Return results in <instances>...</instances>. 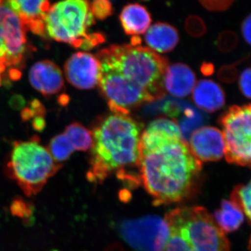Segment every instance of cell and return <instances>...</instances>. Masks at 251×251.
<instances>
[{
  "mask_svg": "<svg viewBox=\"0 0 251 251\" xmlns=\"http://www.w3.org/2000/svg\"></svg>",
  "mask_w": 251,
  "mask_h": 251,
  "instance_id": "obj_35",
  "label": "cell"
},
{
  "mask_svg": "<svg viewBox=\"0 0 251 251\" xmlns=\"http://www.w3.org/2000/svg\"><path fill=\"white\" fill-rule=\"evenodd\" d=\"M99 84L112 113L128 115L143 103L166 95L168 59L141 45H112L97 53Z\"/></svg>",
  "mask_w": 251,
  "mask_h": 251,
  "instance_id": "obj_1",
  "label": "cell"
},
{
  "mask_svg": "<svg viewBox=\"0 0 251 251\" xmlns=\"http://www.w3.org/2000/svg\"><path fill=\"white\" fill-rule=\"evenodd\" d=\"M230 201L242 209L251 223V180L247 185H238L231 193Z\"/></svg>",
  "mask_w": 251,
  "mask_h": 251,
  "instance_id": "obj_22",
  "label": "cell"
},
{
  "mask_svg": "<svg viewBox=\"0 0 251 251\" xmlns=\"http://www.w3.org/2000/svg\"><path fill=\"white\" fill-rule=\"evenodd\" d=\"M142 126L128 115L112 113L100 119L92 131L87 178L100 184L112 175L132 184L140 183V142Z\"/></svg>",
  "mask_w": 251,
  "mask_h": 251,
  "instance_id": "obj_3",
  "label": "cell"
},
{
  "mask_svg": "<svg viewBox=\"0 0 251 251\" xmlns=\"http://www.w3.org/2000/svg\"><path fill=\"white\" fill-rule=\"evenodd\" d=\"M213 218L221 230L226 234L233 232L242 226L244 214L237 204L230 200H224L214 212Z\"/></svg>",
  "mask_w": 251,
  "mask_h": 251,
  "instance_id": "obj_18",
  "label": "cell"
},
{
  "mask_svg": "<svg viewBox=\"0 0 251 251\" xmlns=\"http://www.w3.org/2000/svg\"><path fill=\"white\" fill-rule=\"evenodd\" d=\"M188 147L201 163L218 161L225 156L224 135L216 127L202 126L195 130L190 137Z\"/></svg>",
  "mask_w": 251,
  "mask_h": 251,
  "instance_id": "obj_11",
  "label": "cell"
},
{
  "mask_svg": "<svg viewBox=\"0 0 251 251\" xmlns=\"http://www.w3.org/2000/svg\"><path fill=\"white\" fill-rule=\"evenodd\" d=\"M140 181L156 205L181 202L196 193L202 163L182 137L147 128L140 137Z\"/></svg>",
  "mask_w": 251,
  "mask_h": 251,
  "instance_id": "obj_2",
  "label": "cell"
},
{
  "mask_svg": "<svg viewBox=\"0 0 251 251\" xmlns=\"http://www.w3.org/2000/svg\"><path fill=\"white\" fill-rule=\"evenodd\" d=\"M239 73L235 64H228L220 68L217 77L220 81L224 83H233L237 80Z\"/></svg>",
  "mask_w": 251,
  "mask_h": 251,
  "instance_id": "obj_26",
  "label": "cell"
},
{
  "mask_svg": "<svg viewBox=\"0 0 251 251\" xmlns=\"http://www.w3.org/2000/svg\"><path fill=\"white\" fill-rule=\"evenodd\" d=\"M94 23L88 0H62L50 6L46 15V36L75 49H92L105 41L102 33L87 32Z\"/></svg>",
  "mask_w": 251,
  "mask_h": 251,
  "instance_id": "obj_5",
  "label": "cell"
},
{
  "mask_svg": "<svg viewBox=\"0 0 251 251\" xmlns=\"http://www.w3.org/2000/svg\"><path fill=\"white\" fill-rule=\"evenodd\" d=\"M196 77L191 68L182 63L168 66L163 78L165 90L176 98H184L192 93Z\"/></svg>",
  "mask_w": 251,
  "mask_h": 251,
  "instance_id": "obj_14",
  "label": "cell"
},
{
  "mask_svg": "<svg viewBox=\"0 0 251 251\" xmlns=\"http://www.w3.org/2000/svg\"><path fill=\"white\" fill-rule=\"evenodd\" d=\"M241 29L244 40L251 46V14L247 16L243 21Z\"/></svg>",
  "mask_w": 251,
  "mask_h": 251,
  "instance_id": "obj_30",
  "label": "cell"
},
{
  "mask_svg": "<svg viewBox=\"0 0 251 251\" xmlns=\"http://www.w3.org/2000/svg\"><path fill=\"white\" fill-rule=\"evenodd\" d=\"M143 1H148V0H143Z\"/></svg>",
  "mask_w": 251,
  "mask_h": 251,
  "instance_id": "obj_34",
  "label": "cell"
},
{
  "mask_svg": "<svg viewBox=\"0 0 251 251\" xmlns=\"http://www.w3.org/2000/svg\"><path fill=\"white\" fill-rule=\"evenodd\" d=\"M201 71L202 74L205 75H210L211 74H214V67L212 64L210 63H204L201 67Z\"/></svg>",
  "mask_w": 251,
  "mask_h": 251,
  "instance_id": "obj_31",
  "label": "cell"
},
{
  "mask_svg": "<svg viewBox=\"0 0 251 251\" xmlns=\"http://www.w3.org/2000/svg\"><path fill=\"white\" fill-rule=\"evenodd\" d=\"M206 121V115L199 109L194 108L189 103L175 120L179 126L183 139L187 142L195 130L202 127Z\"/></svg>",
  "mask_w": 251,
  "mask_h": 251,
  "instance_id": "obj_19",
  "label": "cell"
},
{
  "mask_svg": "<svg viewBox=\"0 0 251 251\" xmlns=\"http://www.w3.org/2000/svg\"></svg>",
  "mask_w": 251,
  "mask_h": 251,
  "instance_id": "obj_36",
  "label": "cell"
},
{
  "mask_svg": "<svg viewBox=\"0 0 251 251\" xmlns=\"http://www.w3.org/2000/svg\"><path fill=\"white\" fill-rule=\"evenodd\" d=\"M185 29L190 36L195 38L201 37L206 31L205 23L197 16H191L186 18Z\"/></svg>",
  "mask_w": 251,
  "mask_h": 251,
  "instance_id": "obj_25",
  "label": "cell"
},
{
  "mask_svg": "<svg viewBox=\"0 0 251 251\" xmlns=\"http://www.w3.org/2000/svg\"><path fill=\"white\" fill-rule=\"evenodd\" d=\"M31 32L45 37V18L50 4L49 0H5Z\"/></svg>",
  "mask_w": 251,
  "mask_h": 251,
  "instance_id": "obj_12",
  "label": "cell"
},
{
  "mask_svg": "<svg viewBox=\"0 0 251 251\" xmlns=\"http://www.w3.org/2000/svg\"><path fill=\"white\" fill-rule=\"evenodd\" d=\"M3 0H0V2H1V1H2Z\"/></svg>",
  "mask_w": 251,
  "mask_h": 251,
  "instance_id": "obj_33",
  "label": "cell"
},
{
  "mask_svg": "<svg viewBox=\"0 0 251 251\" xmlns=\"http://www.w3.org/2000/svg\"><path fill=\"white\" fill-rule=\"evenodd\" d=\"M90 9L94 17L99 20L110 17L114 13L113 6L110 0H93L90 4Z\"/></svg>",
  "mask_w": 251,
  "mask_h": 251,
  "instance_id": "obj_24",
  "label": "cell"
},
{
  "mask_svg": "<svg viewBox=\"0 0 251 251\" xmlns=\"http://www.w3.org/2000/svg\"><path fill=\"white\" fill-rule=\"evenodd\" d=\"M166 235L158 251H229L226 234L202 206L173 209L163 219Z\"/></svg>",
  "mask_w": 251,
  "mask_h": 251,
  "instance_id": "obj_4",
  "label": "cell"
},
{
  "mask_svg": "<svg viewBox=\"0 0 251 251\" xmlns=\"http://www.w3.org/2000/svg\"><path fill=\"white\" fill-rule=\"evenodd\" d=\"M62 166L56 163L49 150L34 138L14 142L6 171L23 192L31 196L37 194Z\"/></svg>",
  "mask_w": 251,
  "mask_h": 251,
  "instance_id": "obj_6",
  "label": "cell"
},
{
  "mask_svg": "<svg viewBox=\"0 0 251 251\" xmlns=\"http://www.w3.org/2000/svg\"><path fill=\"white\" fill-rule=\"evenodd\" d=\"M239 38L236 33L232 31H222L218 36L216 46L222 52H229L237 48Z\"/></svg>",
  "mask_w": 251,
  "mask_h": 251,
  "instance_id": "obj_23",
  "label": "cell"
},
{
  "mask_svg": "<svg viewBox=\"0 0 251 251\" xmlns=\"http://www.w3.org/2000/svg\"><path fill=\"white\" fill-rule=\"evenodd\" d=\"M48 150L56 163L59 164L69 159L75 151L64 132L51 140Z\"/></svg>",
  "mask_w": 251,
  "mask_h": 251,
  "instance_id": "obj_21",
  "label": "cell"
},
{
  "mask_svg": "<svg viewBox=\"0 0 251 251\" xmlns=\"http://www.w3.org/2000/svg\"><path fill=\"white\" fill-rule=\"evenodd\" d=\"M121 233L138 251H158L164 240L166 227L163 219L150 216L124 223Z\"/></svg>",
  "mask_w": 251,
  "mask_h": 251,
  "instance_id": "obj_9",
  "label": "cell"
},
{
  "mask_svg": "<svg viewBox=\"0 0 251 251\" xmlns=\"http://www.w3.org/2000/svg\"><path fill=\"white\" fill-rule=\"evenodd\" d=\"M219 122L222 127L226 161L251 168V104L229 107Z\"/></svg>",
  "mask_w": 251,
  "mask_h": 251,
  "instance_id": "obj_7",
  "label": "cell"
},
{
  "mask_svg": "<svg viewBox=\"0 0 251 251\" xmlns=\"http://www.w3.org/2000/svg\"><path fill=\"white\" fill-rule=\"evenodd\" d=\"M192 99L198 108L209 112L221 110L226 100L224 89L215 81L209 79L198 81L193 89Z\"/></svg>",
  "mask_w": 251,
  "mask_h": 251,
  "instance_id": "obj_15",
  "label": "cell"
},
{
  "mask_svg": "<svg viewBox=\"0 0 251 251\" xmlns=\"http://www.w3.org/2000/svg\"><path fill=\"white\" fill-rule=\"evenodd\" d=\"M11 211L15 216L19 217H28L31 214L30 208L27 203L25 202L22 200L17 199L12 202L11 206Z\"/></svg>",
  "mask_w": 251,
  "mask_h": 251,
  "instance_id": "obj_29",
  "label": "cell"
},
{
  "mask_svg": "<svg viewBox=\"0 0 251 251\" xmlns=\"http://www.w3.org/2000/svg\"><path fill=\"white\" fill-rule=\"evenodd\" d=\"M27 28L5 0L0 2V66L9 69L12 79L21 76L18 70L26 50Z\"/></svg>",
  "mask_w": 251,
  "mask_h": 251,
  "instance_id": "obj_8",
  "label": "cell"
},
{
  "mask_svg": "<svg viewBox=\"0 0 251 251\" xmlns=\"http://www.w3.org/2000/svg\"><path fill=\"white\" fill-rule=\"evenodd\" d=\"M5 70L0 66V85L2 83L3 77H4Z\"/></svg>",
  "mask_w": 251,
  "mask_h": 251,
  "instance_id": "obj_32",
  "label": "cell"
},
{
  "mask_svg": "<svg viewBox=\"0 0 251 251\" xmlns=\"http://www.w3.org/2000/svg\"><path fill=\"white\" fill-rule=\"evenodd\" d=\"M235 0H199L205 9L210 11H226L233 4Z\"/></svg>",
  "mask_w": 251,
  "mask_h": 251,
  "instance_id": "obj_27",
  "label": "cell"
},
{
  "mask_svg": "<svg viewBox=\"0 0 251 251\" xmlns=\"http://www.w3.org/2000/svg\"><path fill=\"white\" fill-rule=\"evenodd\" d=\"M151 16L146 7L138 3L126 5L120 14V21L127 35L136 36L148 31Z\"/></svg>",
  "mask_w": 251,
  "mask_h": 251,
  "instance_id": "obj_17",
  "label": "cell"
},
{
  "mask_svg": "<svg viewBox=\"0 0 251 251\" xmlns=\"http://www.w3.org/2000/svg\"><path fill=\"white\" fill-rule=\"evenodd\" d=\"M68 82L79 90H91L99 84L100 65L96 56L78 52L71 56L64 66Z\"/></svg>",
  "mask_w": 251,
  "mask_h": 251,
  "instance_id": "obj_10",
  "label": "cell"
},
{
  "mask_svg": "<svg viewBox=\"0 0 251 251\" xmlns=\"http://www.w3.org/2000/svg\"><path fill=\"white\" fill-rule=\"evenodd\" d=\"M29 79L31 86L43 95H54L64 88L62 71L51 61L35 63L29 70Z\"/></svg>",
  "mask_w": 251,
  "mask_h": 251,
  "instance_id": "obj_13",
  "label": "cell"
},
{
  "mask_svg": "<svg viewBox=\"0 0 251 251\" xmlns=\"http://www.w3.org/2000/svg\"><path fill=\"white\" fill-rule=\"evenodd\" d=\"M64 133L67 135L74 151H85L92 148V132L81 124H71L67 126Z\"/></svg>",
  "mask_w": 251,
  "mask_h": 251,
  "instance_id": "obj_20",
  "label": "cell"
},
{
  "mask_svg": "<svg viewBox=\"0 0 251 251\" xmlns=\"http://www.w3.org/2000/svg\"><path fill=\"white\" fill-rule=\"evenodd\" d=\"M149 49L166 53L173 50L179 41L177 29L166 23H157L149 27L145 36Z\"/></svg>",
  "mask_w": 251,
  "mask_h": 251,
  "instance_id": "obj_16",
  "label": "cell"
},
{
  "mask_svg": "<svg viewBox=\"0 0 251 251\" xmlns=\"http://www.w3.org/2000/svg\"><path fill=\"white\" fill-rule=\"evenodd\" d=\"M239 87L244 97L251 99V67L244 69L239 78Z\"/></svg>",
  "mask_w": 251,
  "mask_h": 251,
  "instance_id": "obj_28",
  "label": "cell"
}]
</instances>
